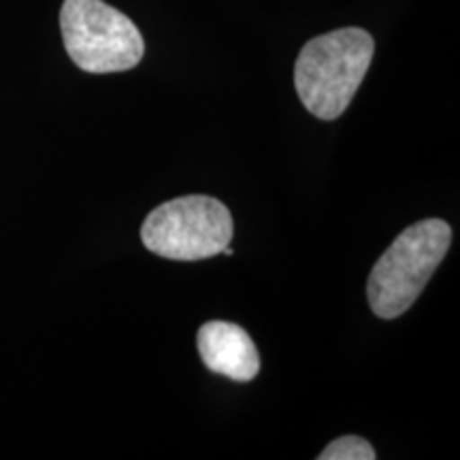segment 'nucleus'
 Masks as SVG:
<instances>
[{
	"instance_id": "f257e3e1",
	"label": "nucleus",
	"mask_w": 460,
	"mask_h": 460,
	"mask_svg": "<svg viewBox=\"0 0 460 460\" xmlns=\"http://www.w3.org/2000/svg\"><path fill=\"white\" fill-rule=\"evenodd\" d=\"M376 43L362 28H341L305 43L295 65V88L315 118L337 119L369 71Z\"/></svg>"
},
{
	"instance_id": "f03ea898",
	"label": "nucleus",
	"mask_w": 460,
	"mask_h": 460,
	"mask_svg": "<svg viewBox=\"0 0 460 460\" xmlns=\"http://www.w3.org/2000/svg\"><path fill=\"white\" fill-rule=\"evenodd\" d=\"M452 243L450 224L437 217L411 224L376 262L367 284L373 314L382 320L399 318L422 295Z\"/></svg>"
},
{
	"instance_id": "7ed1b4c3",
	"label": "nucleus",
	"mask_w": 460,
	"mask_h": 460,
	"mask_svg": "<svg viewBox=\"0 0 460 460\" xmlns=\"http://www.w3.org/2000/svg\"><path fill=\"white\" fill-rule=\"evenodd\" d=\"M60 31L68 58L85 73L130 71L146 54L135 22L102 0H65Z\"/></svg>"
},
{
	"instance_id": "20e7f679",
	"label": "nucleus",
	"mask_w": 460,
	"mask_h": 460,
	"mask_svg": "<svg viewBox=\"0 0 460 460\" xmlns=\"http://www.w3.org/2000/svg\"><path fill=\"white\" fill-rule=\"evenodd\" d=\"M233 239V216L222 200L192 194L163 203L146 217L141 241L169 261L197 262L220 254Z\"/></svg>"
},
{
	"instance_id": "39448f33",
	"label": "nucleus",
	"mask_w": 460,
	"mask_h": 460,
	"mask_svg": "<svg viewBox=\"0 0 460 460\" xmlns=\"http://www.w3.org/2000/svg\"><path fill=\"white\" fill-rule=\"evenodd\" d=\"M197 343L207 369L226 376L233 382H252L261 371L254 341L233 322H207L200 326Z\"/></svg>"
},
{
	"instance_id": "423d86ee",
	"label": "nucleus",
	"mask_w": 460,
	"mask_h": 460,
	"mask_svg": "<svg viewBox=\"0 0 460 460\" xmlns=\"http://www.w3.org/2000/svg\"><path fill=\"white\" fill-rule=\"evenodd\" d=\"M376 452H373L371 444L362 437L345 435L332 441L324 447L318 460H373Z\"/></svg>"
}]
</instances>
